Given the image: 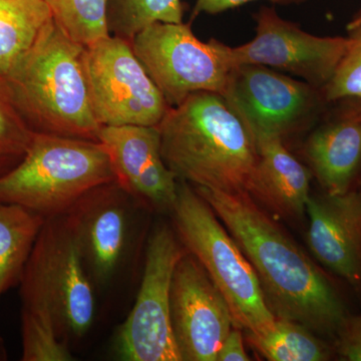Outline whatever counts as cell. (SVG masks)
Wrapping results in <instances>:
<instances>
[{
  "instance_id": "2e32d148",
  "label": "cell",
  "mask_w": 361,
  "mask_h": 361,
  "mask_svg": "<svg viewBox=\"0 0 361 361\" xmlns=\"http://www.w3.org/2000/svg\"><path fill=\"white\" fill-rule=\"evenodd\" d=\"M324 114L304 146V154L324 193L353 190L361 174V99L346 97Z\"/></svg>"
},
{
  "instance_id": "6da1fadb",
  "label": "cell",
  "mask_w": 361,
  "mask_h": 361,
  "mask_svg": "<svg viewBox=\"0 0 361 361\" xmlns=\"http://www.w3.org/2000/svg\"><path fill=\"white\" fill-rule=\"evenodd\" d=\"M194 188L248 259L275 317L299 323L316 336L336 338L349 316L345 305L293 239L248 193Z\"/></svg>"
},
{
  "instance_id": "603a6c76",
  "label": "cell",
  "mask_w": 361,
  "mask_h": 361,
  "mask_svg": "<svg viewBox=\"0 0 361 361\" xmlns=\"http://www.w3.org/2000/svg\"><path fill=\"white\" fill-rule=\"evenodd\" d=\"M33 135L14 104L6 80L0 77V178L20 165Z\"/></svg>"
},
{
  "instance_id": "277c9868",
  "label": "cell",
  "mask_w": 361,
  "mask_h": 361,
  "mask_svg": "<svg viewBox=\"0 0 361 361\" xmlns=\"http://www.w3.org/2000/svg\"><path fill=\"white\" fill-rule=\"evenodd\" d=\"M20 285L21 317L52 323L68 344L87 334L96 313V296L65 215L45 221Z\"/></svg>"
},
{
  "instance_id": "d6986e66",
  "label": "cell",
  "mask_w": 361,
  "mask_h": 361,
  "mask_svg": "<svg viewBox=\"0 0 361 361\" xmlns=\"http://www.w3.org/2000/svg\"><path fill=\"white\" fill-rule=\"evenodd\" d=\"M45 221L25 207L0 202V298L20 285Z\"/></svg>"
},
{
  "instance_id": "5bb4252c",
  "label": "cell",
  "mask_w": 361,
  "mask_h": 361,
  "mask_svg": "<svg viewBox=\"0 0 361 361\" xmlns=\"http://www.w3.org/2000/svg\"><path fill=\"white\" fill-rule=\"evenodd\" d=\"M130 202L122 188L111 182L90 190L65 214L87 272L99 283L111 279L125 256Z\"/></svg>"
},
{
  "instance_id": "4fadbf2b",
  "label": "cell",
  "mask_w": 361,
  "mask_h": 361,
  "mask_svg": "<svg viewBox=\"0 0 361 361\" xmlns=\"http://www.w3.org/2000/svg\"><path fill=\"white\" fill-rule=\"evenodd\" d=\"M99 142L110 158L116 183L134 205L172 212L179 179L161 157L158 127H102Z\"/></svg>"
},
{
  "instance_id": "7402d4cb",
  "label": "cell",
  "mask_w": 361,
  "mask_h": 361,
  "mask_svg": "<svg viewBox=\"0 0 361 361\" xmlns=\"http://www.w3.org/2000/svg\"><path fill=\"white\" fill-rule=\"evenodd\" d=\"M59 27L78 44L109 37L108 0H44Z\"/></svg>"
},
{
  "instance_id": "ac0fdd59",
  "label": "cell",
  "mask_w": 361,
  "mask_h": 361,
  "mask_svg": "<svg viewBox=\"0 0 361 361\" xmlns=\"http://www.w3.org/2000/svg\"><path fill=\"white\" fill-rule=\"evenodd\" d=\"M52 20L44 0H0V77L18 68Z\"/></svg>"
},
{
  "instance_id": "9a60e30c",
  "label": "cell",
  "mask_w": 361,
  "mask_h": 361,
  "mask_svg": "<svg viewBox=\"0 0 361 361\" xmlns=\"http://www.w3.org/2000/svg\"><path fill=\"white\" fill-rule=\"evenodd\" d=\"M306 213L313 256L351 286H361V190L310 195Z\"/></svg>"
},
{
  "instance_id": "d4e9b609",
  "label": "cell",
  "mask_w": 361,
  "mask_h": 361,
  "mask_svg": "<svg viewBox=\"0 0 361 361\" xmlns=\"http://www.w3.org/2000/svg\"><path fill=\"white\" fill-rule=\"evenodd\" d=\"M334 339L341 360L361 361V316H348Z\"/></svg>"
},
{
  "instance_id": "ffe728a7",
  "label": "cell",
  "mask_w": 361,
  "mask_h": 361,
  "mask_svg": "<svg viewBox=\"0 0 361 361\" xmlns=\"http://www.w3.org/2000/svg\"><path fill=\"white\" fill-rule=\"evenodd\" d=\"M249 341L270 361H324L331 350L322 339L299 323L276 318L269 329L249 334Z\"/></svg>"
},
{
  "instance_id": "e0dca14e",
  "label": "cell",
  "mask_w": 361,
  "mask_h": 361,
  "mask_svg": "<svg viewBox=\"0 0 361 361\" xmlns=\"http://www.w3.org/2000/svg\"><path fill=\"white\" fill-rule=\"evenodd\" d=\"M258 160L248 194L278 217L302 219L310 197V177L278 135L255 133Z\"/></svg>"
},
{
  "instance_id": "4316f807",
  "label": "cell",
  "mask_w": 361,
  "mask_h": 361,
  "mask_svg": "<svg viewBox=\"0 0 361 361\" xmlns=\"http://www.w3.org/2000/svg\"><path fill=\"white\" fill-rule=\"evenodd\" d=\"M238 327H233L226 337L216 361H248L250 357L244 348L243 337Z\"/></svg>"
},
{
  "instance_id": "52a82bcc",
  "label": "cell",
  "mask_w": 361,
  "mask_h": 361,
  "mask_svg": "<svg viewBox=\"0 0 361 361\" xmlns=\"http://www.w3.org/2000/svg\"><path fill=\"white\" fill-rule=\"evenodd\" d=\"M130 44L171 108L197 92L224 96L234 68L230 47L219 40L202 42L184 23H155Z\"/></svg>"
},
{
  "instance_id": "484cf974",
  "label": "cell",
  "mask_w": 361,
  "mask_h": 361,
  "mask_svg": "<svg viewBox=\"0 0 361 361\" xmlns=\"http://www.w3.org/2000/svg\"><path fill=\"white\" fill-rule=\"evenodd\" d=\"M253 1H257V0H195L193 18H196L201 13H222ZM268 1L280 4V6H293V4H304L307 0H268Z\"/></svg>"
},
{
  "instance_id": "7a4b0ae2",
  "label": "cell",
  "mask_w": 361,
  "mask_h": 361,
  "mask_svg": "<svg viewBox=\"0 0 361 361\" xmlns=\"http://www.w3.org/2000/svg\"><path fill=\"white\" fill-rule=\"evenodd\" d=\"M161 157L194 187L248 193L258 154L253 133L222 94L200 92L170 108L158 126Z\"/></svg>"
},
{
  "instance_id": "cb8c5ba5",
  "label": "cell",
  "mask_w": 361,
  "mask_h": 361,
  "mask_svg": "<svg viewBox=\"0 0 361 361\" xmlns=\"http://www.w3.org/2000/svg\"><path fill=\"white\" fill-rule=\"evenodd\" d=\"M348 47L336 73L322 90L327 103L355 97L361 99V11L348 25Z\"/></svg>"
},
{
  "instance_id": "30bf717a",
  "label": "cell",
  "mask_w": 361,
  "mask_h": 361,
  "mask_svg": "<svg viewBox=\"0 0 361 361\" xmlns=\"http://www.w3.org/2000/svg\"><path fill=\"white\" fill-rule=\"evenodd\" d=\"M252 133L283 137L310 126L326 110L322 90L267 66L232 71L224 94Z\"/></svg>"
},
{
  "instance_id": "ba28073f",
  "label": "cell",
  "mask_w": 361,
  "mask_h": 361,
  "mask_svg": "<svg viewBox=\"0 0 361 361\" xmlns=\"http://www.w3.org/2000/svg\"><path fill=\"white\" fill-rule=\"evenodd\" d=\"M90 102L102 127H157L171 106L130 42L110 35L85 47Z\"/></svg>"
},
{
  "instance_id": "3957f363",
  "label": "cell",
  "mask_w": 361,
  "mask_h": 361,
  "mask_svg": "<svg viewBox=\"0 0 361 361\" xmlns=\"http://www.w3.org/2000/svg\"><path fill=\"white\" fill-rule=\"evenodd\" d=\"M85 45L52 20L18 68L4 78L35 134L99 142L84 63Z\"/></svg>"
},
{
  "instance_id": "7c38bea8",
  "label": "cell",
  "mask_w": 361,
  "mask_h": 361,
  "mask_svg": "<svg viewBox=\"0 0 361 361\" xmlns=\"http://www.w3.org/2000/svg\"><path fill=\"white\" fill-rule=\"evenodd\" d=\"M170 300L180 361H216L234 322L224 296L189 252L176 266Z\"/></svg>"
},
{
  "instance_id": "5b68a950",
  "label": "cell",
  "mask_w": 361,
  "mask_h": 361,
  "mask_svg": "<svg viewBox=\"0 0 361 361\" xmlns=\"http://www.w3.org/2000/svg\"><path fill=\"white\" fill-rule=\"evenodd\" d=\"M116 182L99 142L35 134L20 165L0 178V202L51 218L65 215L80 197Z\"/></svg>"
},
{
  "instance_id": "44dd1931",
  "label": "cell",
  "mask_w": 361,
  "mask_h": 361,
  "mask_svg": "<svg viewBox=\"0 0 361 361\" xmlns=\"http://www.w3.org/2000/svg\"><path fill=\"white\" fill-rule=\"evenodd\" d=\"M155 23H183L180 0H108L110 35L130 42Z\"/></svg>"
},
{
  "instance_id": "83f0119b",
  "label": "cell",
  "mask_w": 361,
  "mask_h": 361,
  "mask_svg": "<svg viewBox=\"0 0 361 361\" xmlns=\"http://www.w3.org/2000/svg\"><path fill=\"white\" fill-rule=\"evenodd\" d=\"M7 360L6 349L4 348V341L0 339V361Z\"/></svg>"
},
{
  "instance_id": "8fae6325",
  "label": "cell",
  "mask_w": 361,
  "mask_h": 361,
  "mask_svg": "<svg viewBox=\"0 0 361 361\" xmlns=\"http://www.w3.org/2000/svg\"><path fill=\"white\" fill-rule=\"evenodd\" d=\"M256 35L247 44L229 47L233 68L255 65L286 71L323 90L348 47L344 37H316L285 20L273 7L255 16Z\"/></svg>"
},
{
  "instance_id": "9c48e42d",
  "label": "cell",
  "mask_w": 361,
  "mask_h": 361,
  "mask_svg": "<svg viewBox=\"0 0 361 361\" xmlns=\"http://www.w3.org/2000/svg\"><path fill=\"white\" fill-rule=\"evenodd\" d=\"M187 252L167 225L152 232L135 302L116 337L123 360L180 361L171 323V284L176 266Z\"/></svg>"
},
{
  "instance_id": "8992f818",
  "label": "cell",
  "mask_w": 361,
  "mask_h": 361,
  "mask_svg": "<svg viewBox=\"0 0 361 361\" xmlns=\"http://www.w3.org/2000/svg\"><path fill=\"white\" fill-rule=\"evenodd\" d=\"M171 213L180 241L227 301L234 326L251 336L269 329L276 317L265 302L255 271L211 206L189 183L179 180Z\"/></svg>"
}]
</instances>
